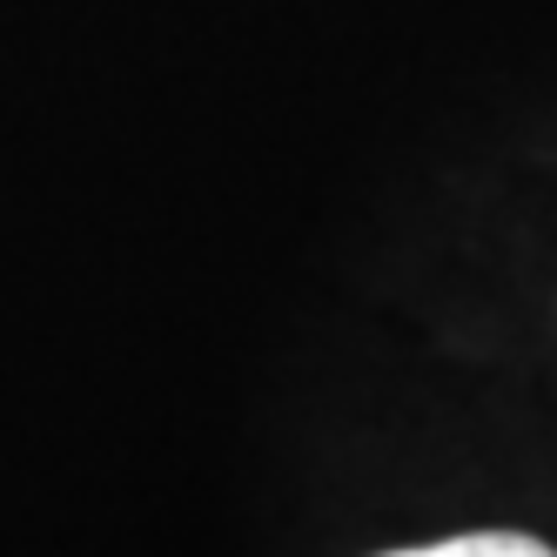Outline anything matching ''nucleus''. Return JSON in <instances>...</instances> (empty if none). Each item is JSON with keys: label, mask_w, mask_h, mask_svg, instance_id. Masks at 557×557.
I'll use <instances>...</instances> for the list:
<instances>
[{"label": "nucleus", "mask_w": 557, "mask_h": 557, "mask_svg": "<svg viewBox=\"0 0 557 557\" xmlns=\"http://www.w3.org/2000/svg\"><path fill=\"white\" fill-rule=\"evenodd\" d=\"M383 557H557L537 537L517 531H470V537H444V544H417V550H383Z\"/></svg>", "instance_id": "1"}]
</instances>
